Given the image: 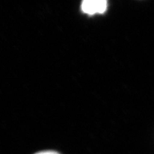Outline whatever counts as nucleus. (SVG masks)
<instances>
[{
  "instance_id": "nucleus-1",
  "label": "nucleus",
  "mask_w": 154,
  "mask_h": 154,
  "mask_svg": "<svg viewBox=\"0 0 154 154\" xmlns=\"http://www.w3.org/2000/svg\"><path fill=\"white\" fill-rule=\"evenodd\" d=\"M107 8V2L105 0H85L81 5L82 11L89 15L103 14Z\"/></svg>"
},
{
  "instance_id": "nucleus-2",
  "label": "nucleus",
  "mask_w": 154,
  "mask_h": 154,
  "mask_svg": "<svg viewBox=\"0 0 154 154\" xmlns=\"http://www.w3.org/2000/svg\"><path fill=\"white\" fill-rule=\"evenodd\" d=\"M35 154H60L59 152H55V151H52V150H47V151H42L37 152Z\"/></svg>"
}]
</instances>
